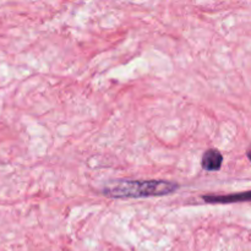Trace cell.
<instances>
[{
	"instance_id": "1",
	"label": "cell",
	"mask_w": 251,
	"mask_h": 251,
	"mask_svg": "<svg viewBox=\"0 0 251 251\" xmlns=\"http://www.w3.org/2000/svg\"><path fill=\"white\" fill-rule=\"evenodd\" d=\"M178 188V184L168 180H115L103 188V194L117 199L152 198L168 195Z\"/></svg>"
},
{
	"instance_id": "2",
	"label": "cell",
	"mask_w": 251,
	"mask_h": 251,
	"mask_svg": "<svg viewBox=\"0 0 251 251\" xmlns=\"http://www.w3.org/2000/svg\"><path fill=\"white\" fill-rule=\"evenodd\" d=\"M202 200L208 203L247 202L251 201V190L239 194H229V195H203Z\"/></svg>"
},
{
	"instance_id": "3",
	"label": "cell",
	"mask_w": 251,
	"mask_h": 251,
	"mask_svg": "<svg viewBox=\"0 0 251 251\" xmlns=\"http://www.w3.org/2000/svg\"><path fill=\"white\" fill-rule=\"evenodd\" d=\"M223 163V156L218 150L216 149H210L203 153L202 161V168L206 169L208 172H215L218 171L221 168Z\"/></svg>"
},
{
	"instance_id": "4",
	"label": "cell",
	"mask_w": 251,
	"mask_h": 251,
	"mask_svg": "<svg viewBox=\"0 0 251 251\" xmlns=\"http://www.w3.org/2000/svg\"><path fill=\"white\" fill-rule=\"evenodd\" d=\"M247 154H248V158H249V159H250V162H251V145L249 146V149H248Z\"/></svg>"
}]
</instances>
